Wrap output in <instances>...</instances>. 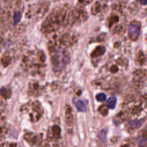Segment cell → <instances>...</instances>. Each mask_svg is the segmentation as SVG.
<instances>
[{
  "instance_id": "obj_1",
  "label": "cell",
  "mask_w": 147,
  "mask_h": 147,
  "mask_svg": "<svg viewBox=\"0 0 147 147\" xmlns=\"http://www.w3.org/2000/svg\"><path fill=\"white\" fill-rule=\"evenodd\" d=\"M69 13V10L63 8L54 10L43 22L42 30L44 32H52L56 30L61 25L68 24Z\"/></svg>"
},
{
  "instance_id": "obj_2",
  "label": "cell",
  "mask_w": 147,
  "mask_h": 147,
  "mask_svg": "<svg viewBox=\"0 0 147 147\" xmlns=\"http://www.w3.org/2000/svg\"><path fill=\"white\" fill-rule=\"evenodd\" d=\"M51 51L53 52V54L51 56V62L55 68H59L62 67L68 61V55L66 54L64 50L56 51L55 49H52Z\"/></svg>"
},
{
  "instance_id": "obj_3",
  "label": "cell",
  "mask_w": 147,
  "mask_h": 147,
  "mask_svg": "<svg viewBox=\"0 0 147 147\" xmlns=\"http://www.w3.org/2000/svg\"><path fill=\"white\" fill-rule=\"evenodd\" d=\"M28 105V104H27ZM28 110H30L29 117L32 122L37 121L42 116L43 110L38 102H32L30 105H28Z\"/></svg>"
},
{
  "instance_id": "obj_4",
  "label": "cell",
  "mask_w": 147,
  "mask_h": 147,
  "mask_svg": "<svg viewBox=\"0 0 147 147\" xmlns=\"http://www.w3.org/2000/svg\"><path fill=\"white\" fill-rule=\"evenodd\" d=\"M140 34V23L134 21L130 23L128 26V34L130 38L133 41L137 40Z\"/></svg>"
},
{
  "instance_id": "obj_5",
  "label": "cell",
  "mask_w": 147,
  "mask_h": 147,
  "mask_svg": "<svg viewBox=\"0 0 147 147\" xmlns=\"http://www.w3.org/2000/svg\"><path fill=\"white\" fill-rule=\"evenodd\" d=\"M24 138L31 146L38 144L42 140L41 135L35 134L33 133H26L24 136Z\"/></svg>"
},
{
  "instance_id": "obj_6",
  "label": "cell",
  "mask_w": 147,
  "mask_h": 147,
  "mask_svg": "<svg viewBox=\"0 0 147 147\" xmlns=\"http://www.w3.org/2000/svg\"><path fill=\"white\" fill-rule=\"evenodd\" d=\"M59 41L60 44L68 47L76 42V38L74 35H72L69 33H65L59 38Z\"/></svg>"
},
{
  "instance_id": "obj_7",
  "label": "cell",
  "mask_w": 147,
  "mask_h": 147,
  "mask_svg": "<svg viewBox=\"0 0 147 147\" xmlns=\"http://www.w3.org/2000/svg\"><path fill=\"white\" fill-rule=\"evenodd\" d=\"M61 129L58 125H53L51 127L50 131L48 132V138L50 140H56L60 137Z\"/></svg>"
},
{
  "instance_id": "obj_8",
  "label": "cell",
  "mask_w": 147,
  "mask_h": 147,
  "mask_svg": "<svg viewBox=\"0 0 147 147\" xmlns=\"http://www.w3.org/2000/svg\"><path fill=\"white\" fill-rule=\"evenodd\" d=\"M65 121L68 126H72L73 124V115L72 114V109L69 105H66L65 107Z\"/></svg>"
},
{
  "instance_id": "obj_9",
  "label": "cell",
  "mask_w": 147,
  "mask_h": 147,
  "mask_svg": "<svg viewBox=\"0 0 147 147\" xmlns=\"http://www.w3.org/2000/svg\"><path fill=\"white\" fill-rule=\"evenodd\" d=\"M73 103L74 104V105L76 107L78 111H79L80 112H84V111H86L87 108H86V105L82 100L74 98L73 99Z\"/></svg>"
},
{
  "instance_id": "obj_10",
  "label": "cell",
  "mask_w": 147,
  "mask_h": 147,
  "mask_svg": "<svg viewBox=\"0 0 147 147\" xmlns=\"http://www.w3.org/2000/svg\"><path fill=\"white\" fill-rule=\"evenodd\" d=\"M106 52V48L105 47L102 45H99L96 47L91 53V57L92 58H95L98 56L103 55Z\"/></svg>"
},
{
  "instance_id": "obj_11",
  "label": "cell",
  "mask_w": 147,
  "mask_h": 147,
  "mask_svg": "<svg viewBox=\"0 0 147 147\" xmlns=\"http://www.w3.org/2000/svg\"><path fill=\"white\" fill-rule=\"evenodd\" d=\"M144 122V120H133L128 122L129 127L131 129H136L141 126Z\"/></svg>"
},
{
  "instance_id": "obj_12",
  "label": "cell",
  "mask_w": 147,
  "mask_h": 147,
  "mask_svg": "<svg viewBox=\"0 0 147 147\" xmlns=\"http://www.w3.org/2000/svg\"><path fill=\"white\" fill-rule=\"evenodd\" d=\"M102 8V7L101 3L99 1L96 2L91 7V12L92 14H96L101 11Z\"/></svg>"
},
{
  "instance_id": "obj_13",
  "label": "cell",
  "mask_w": 147,
  "mask_h": 147,
  "mask_svg": "<svg viewBox=\"0 0 147 147\" xmlns=\"http://www.w3.org/2000/svg\"><path fill=\"white\" fill-rule=\"evenodd\" d=\"M119 21V17L116 14H112L110 16V17L109 18V28H111L113 25L117 22H118Z\"/></svg>"
},
{
  "instance_id": "obj_14",
  "label": "cell",
  "mask_w": 147,
  "mask_h": 147,
  "mask_svg": "<svg viewBox=\"0 0 147 147\" xmlns=\"http://www.w3.org/2000/svg\"><path fill=\"white\" fill-rule=\"evenodd\" d=\"M1 95L3 98H9L10 97L11 92V90H10V88L3 87L1 88Z\"/></svg>"
},
{
  "instance_id": "obj_15",
  "label": "cell",
  "mask_w": 147,
  "mask_h": 147,
  "mask_svg": "<svg viewBox=\"0 0 147 147\" xmlns=\"http://www.w3.org/2000/svg\"><path fill=\"white\" fill-rule=\"evenodd\" d=\"M117 102V98L115 96H111L109 98L107 101V106L109 108L113 109L115 108V104Z\"/></svg>"
},
{
  "instance_id": "obj_16",
  "label": "cell",
  "mask_w": 147,
  "mask_h": 147,
  "mask_svg": "<svg viewBox=\"0 0 147 147\" xmlns=\"http://www.w3.org/2000/svg\"><path fill=\"white\" fill-rule=\"evenodd\" d=\"M22 14L19 11H16L13 14V25H16L21 20Z\"/></svg>"
},
{
  "instance_id": "obj_17",
  "label": "cell",
  "mask_w": 147,
  "mask_h": 147,
  "mask_svg": "<svg viewBox=\"0 0 147 147\" xmlns=\"http://www.w3.org/2000/svg\"><path fill=\"white\" fill-rule=\"evenodd\" d=\"M99 113L103 116H106L108 114V108L105 105H100L98 108Z\"/></svg>"
},
{
  "instance_id": "obj_18",
  "label": "cell",
  "mask_w": 147,
  "mask_h": 147,
  "mask_svg": "<svg viewBox=\"0 0 147 147\" xmlns=\"http://www.w3.org/2000/svg\"><path fill=\"white\" fill-rule=\"evenodd\" d=\"M106 133L107 131L106 129H103L100 130L98 134V138L103 142H106Z\"/></svg>"
},
{
  "instance_id": "obj_19",
  "label": "cell",
  "mask_w": 147,
  "mask_h": 147,
  "mask_svg": "<svg viewBox=\"0 0 147 147\" xmlns=\"http://www.w3.org/2000/svg\"><path fill=\"white\" fill-rule=\"evenodd\" d=\"M10 61V57L7 55H3L1 59V63L3 66L6 67Z\"/></svg>"
},
{
  "instance_id": "obj_20",
  "label": "cell",
  "mask_w": 147,
  "mask_h": 147,
  "mask_svg": "<svg viewBox=\"0 0 147 147\" xmlns=\"http://www.w3.org/2000/svg\"><path fill=\"white\" fill-rule=\"evenodd\" d=\"M106 99V95L105 93L100 92L96 95V99L99 102H104Z\"/></svg>"
},
{
  "instance_id": "obj_21",
  "label": "cell",
  "mask_w": 147,
  "mask_h": 147,
  "mask_svg": "<svg viewBox=\"0 0 147 147\" xmlns=\"http://www.w3.org/2000/svg\"><path fill=\"white\" fill-rule=\"evenodd\" d=\"M38 85L37 83H32L31 86L29 87L30 89V92H32V94H36V93L37 92L38 88Z\"/></svg>"
},
{
  "instance_id": "obj_22",
  "label": "cell",
  "mask_w": 147,
  "mask_h": 147,
  "mask_svg": "<svg viewBox=\"0 0 147 147\" xmlns=\"http://www.w3.org/2000/svg\"><path fill=\"white\" fill-rule=\"evenodd\" d=\"M1 147H17V144L12 142H4L1 144Z\"/></svg>"
},
{
  "instance_id": "obj_23",
  "label": "cell",
  "mask_w": 147,
  "mask_h": 147,
  "mask_svg": "<svg viewBox=\"0 0 147 147\" xmlns=\"http://www.w3.org/2000/svg\"><path fill=\"white\" fill-rule=\"evenodd\" d=\"M109 70L110 71L111 73H113V74H115L116 72H117L118 71V67L115 65V64H113V65H111L109 68Z\"/></svg>"
},
{
  "instance_id": "obj_24",
  "label": "cell",
  "mask_w": 147,
  "mask_h": 147,
  "mask_svg": "<svg viewBox=\"0 0 147 147\" xmlns=\"http://www.w3.org/2000/svg\"><path fill=\"white\" fill-rule=\"evenodd\" d=\"M120 147H131V146L129 144H122Z\"/></svg>"
},
{
  "instance_id": "obj_25",
  "label": "cell",
  "mask_w": 147,
  "mask_h": 147,
  "mask_svg": "<svg viewBox=\"0 0 147 147\" xmlns=\"http://www.w3.org/2000/svg\"><path fill=\"white\" fill-rule=\"evenodd\" d=\"M140 2L142 5H147V1H140Z\"/></svg>"
}]
</instances>
